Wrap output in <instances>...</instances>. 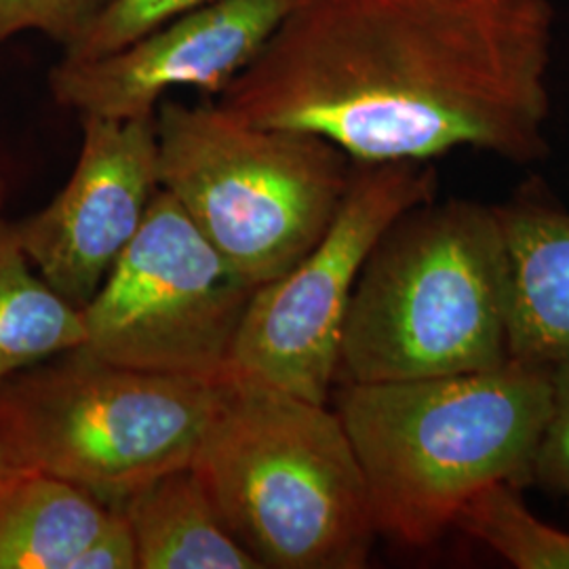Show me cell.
I'll list each match as a JSON object with an SVG mask.
<instances>
[{"label":"cell","instance_id":"2","mask_svg":"<svg viewBox=\"0 0 569 569\" xmlns=\"http://www.w3.org/2000/svg\"><path fill=\"white\" fill-rule=\"evenodd\" d=\"M336 411L366 475L378 533L427 547L493 483L521 486L550 411L549 367L346 382Z\"/></svg>","mask_w":569,"mask_h":569},{"label":"cell","instance_id":"9","mask_svg":"<svg viewBox=\"0 0 569 569\" xmlns=\"http://www.w3.org/2000/svg\"><path fill=\"white\" fill-rule=\"evenodd\" d=\"M81 119V152L70 180L39 213L16 222L28 260L79 310L136 239L161 188L154 114Z\"/></svg>","mask_w":569,"mask_h":569},{"label":"cell","instance_id":"17","mask_svg":"<svg viewBox=\"0 0 569 569\" xmlns=\"http://www.w3.org/2000/svg\"><path fill=\"white\" fill-rule=\"evenodd\" d=\"M106 0H0V44L21 32H41L68 47Z\"/></svg>","mask_w":569,"mask_h":569},{"label":"cell","instance_id":"14","mask_svg":"<svg viewBox=\"0 0 569 569\" xmlns=\"http://www.w3.org/2000/svg\"><path fill=\"white\" fill-rule=\"evenodd\" d=\"M2 203L0 182V382L84 340L81 310L30 270L16 222L4 218Z\"/></svg>","mask_w":569,"mask_h":569},{"label":"cell","instance_id":"12","mask_svg":"<svg viewBox=\"0 0 569 569\" xmlns=\"http://www.w3.org/2000/svg\"><path fill=\"white\" fill-rule=\"evenodd\" d=\"M117 509L133 531L138 569H262L190 465L146 483Z\"/></svg>","mask_w":569,"mask_h":569},{"label":"cell","instance_id":"7","mask_svg":"<svg viewBox=\"0 0 569 569\" xmlns=\"http://www.w3.org/2000/svg\"><path fill=\"white\" fill-rule=\"evenodd\" d=\"M253 291L159 188L140 232L81 308L79 350L112 366L222 385Z\"/></svg>","mask_w":569,"mask_h":569},{"label":"cell","instance_id":"16","mask_svg":"<svg viewBox=\"0 0 569 569\" xmlns=\"http://www.w3.org/2000/svg\"><path fill=\"white\" fill-rule=\"evenodd\" d=\"M211 0H106L81 34L63 47V60H96L131 44L173 18Z\"/></svg>","mask_w":569,"mask_h":569},{"label":"cell","instance_id":"19","mask_svg":"<svg viewBox=\"0 0 569 569\" xmlns=\"http://www.w3.org/2000/svg\"><path fill=\"white\" fill-rule=\"evenodd\" d=\"M72 569H138L133 531L121 509L112 510L106 526L82 550Z\"/></svg>","mask_w":569,"mask_h":569},{"label":"cell","instance_id":"3","mask_svg":"<svg viewBox=\"0 0 569 569\" xmlns=\"http://www.w3.org/2000/svg\"><path fill=\"white\" fill-rule=\"evenodd\" d=\"M190 467L260 568H366V475L327 403L230 376Z\"/></svg>","mask_w":569,"mask_h":569},{"label":"cell","instance_id":"8","mask_svg":"<svg viewBox=\"0 0 569 569\" xmlns=\"http://www.w3.org/2000/svg\"><path fill=\"white\" fill-rule=\"evenodd\" d=\"M435 197L422 161H352L340 204L305 258L253 291L232 348V376L327 403L346 312L369 253L390 226Z\"/></svg>","mask_w":569,"mask_h":569},{"label":"cell","instance_id":"11","mask_svg":"<svg viewBox=\"0 0 569 569\" xmlns=\"http://www.w3.org/2000/svg\"><path fill=\"white\" fill-rule=\"evenodd\" d=\"M509 256L510 359H569V213L521 201L498 207Z\"/></svg>","mask_w":569,"mask_h":569},{"label":"cell","instance_id":"6","mask_svg":"<svg viewBox=\"0 0 569 569\" xmlns=\"http://www.w3.org/2000/svg\"><path fill=\"white\" fill-rule=\"evenodd\" d=\"M222 385L112 366L74 348L0 382V443L11 467L60 477L117 509L192 462Z\"/></svg>","mask_w":569,"mask_h":569},{"label":"cell","instance_id":"15","mask_svg":"<svg viewBox=\"0 0 569 569\" xmlns=\"http://www.w3.org/2000/svg\"><path fill=\"white\" fill-rule=\"evenodd\" d=\"M475 540L519 569H569V533L536 519L517 486L493 483L475 493L453 519Z\"/></svg>","mask_w":569,"mask_h":569},{"label":"cell","instance_id":"4","mask_svg":"<svg viewBox=\"0 0 569 569\" xmlns=\"http://www.w3.org/2000/svg\"><path fill=\"white\" fill-rule=\"evenodd\" d=\"M509 256L498 207L418 204L369 253L346 312L345 382L507 366Z\"/></svg>","mask_w":569,"mask_h":569},{"label":"cell","instance_id":"20","mask_svg":"<svg viewBox=\"0 0 569 569\" xmlns=\"http://www.w3.org/2000/svg\"><path fill=\"white\" fill-rule=\"evenodd\" d=\"M11 462H9V458H7V451L2 448V443H0V481L7 477V472L11 470Z\"/></svg>","mask_w":569,"mask_h":569},{"label":"cell","instance_id":"18","mask_svg":"<svg viewBox=\"0 0 569 569\" xmlns=\"http://www.w3.org/2000/svg\"><path fill=\"white\" fill-rule=\"evenodd\" d=\"M550 411L533 458L531 479L569 496V359L549 367Z\"/></svg>","mask_w":569,"mask_h":569},{"label":"cell","instance_id":"13","mask_svg":"<svg viewBox=\"0 0 569 569\" xmlns=\"http://www.w3.org/2000/svg\"><path fill=\"white\" fill-rule=\"evenodd\" d=\"M114 507L60 477L13 467L0 481V569H72Z\"/></svg>","mask_w":569,"mask_h":569},{"label":"cell","instance_id":"5","mask_svg":"<svg viewBox=\"0 0 569 569\" xmlns=\"http://www.w3.org/2000/svg\"><path fill=\"white\" fill-rule=\"evenodd\" d=\"M154 129L161 190L244 283L283 277L326 234L352 164L333 143L218 102H161Z\"/></svg>","mask_w":569,"mask_h":569},{"label":"cell","instance_id":"1","mask_svg":"<svg viewBox=\"0 0 569 569\" xmlns=\"http://www.w3.org/2000/svg\"><path fill=\"white\" fill-rule=\"evenodd\" d=\"M549 0H293L218 103L350 161L547 150Z\"/></svg>","mask_w":569,"mask_h":569},{"label":"cell","instance_id":"10","mask_svg":"<svg viewBox=\"0 0 569 569\" xmlns=\"http://www.w3.org/2000/svg\"><path fill=\"white\" fill-rule=\"evenodd\" d=\"M293 0H211L96 60L61 58L56 102L81 117H152L173 89L220 93L272 37Z\"/></svg>","mask_w":569,"mask_h":569}]
</instances>
